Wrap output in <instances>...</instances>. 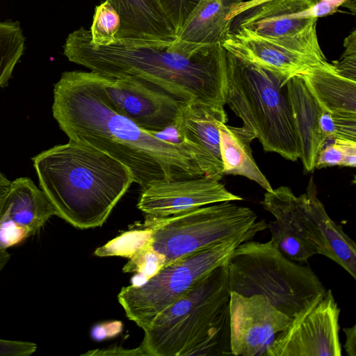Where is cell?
Returning a JSON list of instances; mask_svg holds the SVG:
<instances>
[{
    "label": "cell",
    "mask_w": 356,
    "mask_h": 356,
    "mask_svg": "<svg viewBox=\"0 0 356 356\" xmlns=\"http://www.w3.org/2000/svg\"><path fill=\"white\" fill-rule=\"evenodd\" d=\"M317 0H270L251 10L238 27L288 49L327 61L319 45L313 8Z\"/></svg>",
    "instance_id": "cell-9"
},
{
    "label": "cell",
    "mask_w": 356,
    "mask_h": 356,
    "mask_svg": "<svg viewBox=\"0 0 356 356\" xmlns=\"http://www.w3.org/2000/svg\"><path fill=\"white\" fill-rule=\"evenodd\" d=\"M172 42L135 43L116 38L95 47L89 30L70 33L63 44L69 61L111 77L134 76L186 102L196 100L224 106L227 93L226 51L221 44L188 54L170 48Z\"/></svg>",
    "instance_id": "cell-2"
},
{
    "label": "cell",
    "mask_w": 356,
    "mask_h": 356,
    "mask_svg": "<svg viewBox=\"0 0 356 356\" xmlns=\"http://www.w3.org/2000/svg\"><path fill=\"white\" fill-rule=\"evenodd\" d=\"M221 45L234 56L282 76L286 83L308 68L327 62L288 49L241 27L230 31Z\"/></svg>",
    "instance_id": "cell-17"
},
{
    "label": "cell",
    "mask_w": 356,
    "mask_h": 356,
    "mask_svg": "<svg viewBox=\"0 0 356 356\" xmlns=\"http://www.w3.org/2000/svg\"><path fill=\"white\" fill-rule=\"evenodd\" d=\"M334 165L355 167L356 140L334 139L333 143L323 147L316 158L315 168Z\"/></svg>",
    "instance_id": "cell-27"
},
{
    "label": "cell",
    "mask_w": 356,
    "mask_h": 356,
    "mask_svg": "<svg viewBox=\"0 0 356 356\" xmlns=\"http://www.w3.org/2000/svg\"><path fill=\"white\" fill-rule=\"evenodd\" d=\"M147 243L129 258L125 273L147 280L165 266L268 223L248 207L232 201L211 204L164 218L145 216Z\"/></svg>",
    "instance_id": "cell-5"
},
{
    "label": "cell",
    "mask_w": 356,
    "mask_h": 356,
    "mask_svg": "<svg viewBox=\"0 0 356 356\" xmlns=\"http://www.w3.org/2000/svg\"><path fill=\"white\" fill-rule=\"evenodd\" d=\"M3 214L26 228L33 236L50 218L56 216V211L42 189H40L30 178L19 177L12 181Z\"/></svg>",
    "instance_id": "cell-23"
},
{
    "label": "cell",
    "mask_w": 356,
    "mask_h": 356,
    "mask_svg": "<svg viewBox=\"0 0 356 356\" xmlns=\"http://www.w3.org/2000/svg\"><path fill=\"white\" fill-rule=\"evenodd\" d=\"M298 197L306 234L318 254L334 261L356 279L355 243L328 216L312 177L306 191Z\"/></svg>",
    "instance_id": "cell-15"
},
{
    "label": "cell",
    "mask_w": 356,
    "mask_h": 356,
    "mask_svg": "<svg viewBox=\"0 0 356 356\" xmlns=\"http://www.w3.org/2000/svg\"><path fill=\"white\" fill-rule=\"evenodd\" d=\"M284 87L299 140V159L306 172H313L327 141L320 128L322 108L299 76L291 77Z\"/></svg>",
    "instance_id": "cell-19"
},
{
    "label": "cell",
    "mask_w": 356,
    "mask_h": 356,
    "mask_svg": "<svg viewBox=\"0 0 356 356\" xmlns=\"http://www.w3.org/2000/svg\"><path fill=\"white\" fill-rule=\"evenodd\" d=\"M226 61V104L254 132L266 152L297 161L299 140L286 93L282 91L284 79L227 51Z\"/></svg>",
    "instance_id": "cell-6"
},
{
    "label": "cell",
    "mask_w": 356,
    "mask_h": 356,
    "mask_svg": "<svg viewBox=\"0 0 356 356\" xmlns=\"http://www.w3.org/2000/svg\"><path fill=\"white\" fill-rule=\"evenodd\" d=\"M262 231L254 229L199 250L165 266L142 284L123 287L118 300L127 317L145 330L197 281L222 265L238 245Z\"/></svg>",
    "instance_id": "cell-8"
},
{
    "label": "cell",
    "mask_w": 356,
    "mask_h": 356,
    "mask_svg": "<svg viewBox=\"0 0 356 356\" xmlns=\"http://www.w3.org/2000/svg\"><path fill=\"white\" fill-rule=\"evenodd\" d=\"M241 200L219 181L202 176L153 182L141 190L137 207L145 216L164 218L211 204Z\"/></svg>",
    "instance_id": "cell-13"
},
{
    "label": "cell",
    "mask_w": 356,
    "mask_h": 356,
    "mask_svg": "<svg viewBox=\"0 0 356 356\" xmlns=\"http://www.w3.org/2000/svg\"><path fill=\"white\" fill-rule=\"evenodd\" d=\"M243 0H201L190 14L170 48L191 54L221 44L230 32L231 10Z\"/></svg>",
    "instance_id": "cell-18"
},
{
    "label": "cell",
    "mask_w": 356,
    "mask_h": 356,
    "mask_svg": "<svg viewBox=\"0 0 356 356\" xmlns=\"http://www.w3.org/2000/svg\"><path fill=\"white\" fill-rule=\"evenodd\" d=\"M149 237V230L142 224H136L129 231L97 248L98 257L120 256L129 258L142 248Z\"/></svg>",
    "instance_id": "cell-26"
},
{
    "label": "cell",
    "mask_w": 356,
    "mask_h": 356,
    "mask_svg": "<svg viewBox=\"0 0 356 356\" xmlns=\"http://www.w3.org/2000/svg\"><path fill=\"white\" fill-rule=\"evenodd\" d=\"M33 161L56 216L77 229L102 227L134 183L121 162L73 140L40 152Z\"/></svg>",
    "instance_id": "cell-3"
},
{
    "label": "cell",
    "mask_w": 356,
    "mask_h": 356,
    "mask_svg": "<svg viewBox=\"0 0 356 356\" xmlns=\"http://www.w3.org/2000/svg\"><path fill=\"white\" fill-rule=\"evenodd\" d=\"M230 292L262 295L293 318L325 288L309 267L284 256L270 240H250L238 245L227 260Z\"/></svg>",
    "instance_id": "cell-7"
},
{
    "label": "cell",
    "mask_w": 356,
    "mask_h": 356,
    "mask_svg": "<svg viewBox=\"0 0 356 356\" xmlns=\"http://www.w3.org/2000/svg\"><path fill=\"white\" fill-rule=\"evenodd\" d=\"M339 315L332 291L326 289L275 335L266 356H341Z\"/></svg>",
    "instance_id": "cell-10"
},
{
    "label": "cell",
    "mask_w": 356,
    "mask_h": 356,
    "mask_svg": "<svg viewBox=\"0 0 356 356\" xmlns=\"http://www.w3.org/2000/svg\"><path fill=\"white\" fill-rule=\"evenodd\" d=\"M325 110L356 114V81L339 75L328 62L311 67L298 75Z\"/></svg>",
    "instance_id": "cell-21"
},
{
    "label": "cell",
    "mask_w": 356,
    "mask_h": 356,
    "mask_svg": "<svg viewBox=\"0 0 356 356\" xmlns=\"http://www.w3.org/2000/svg\"><path fill=\"white\" fill-rule=\"evenodd\" d=\"M118 13L116 38L136 43L173 42L174 29L159 0H107Z\"/></svg>",
    "instance_id": "cell-20"
},
{
    "label": "cell",
    "mask_w": 356,
    "mask_h": 356,
    "mask_svg": "<svg viewBox=\"0 0 356 356\" xmlns=\"http://www.w3.org/2000/svg\"><path fill=\"white\" fill-rule=\"evenodd\" d=\"M37 344L31 341L0 339V356H29L37 350Z\"/></svg>",
    "instance_id": "cell-31"
},
{
    "label": "cell",
    "mask_w": 356,
    "mask_h": 356,
    "mask_svg": "<svg viewBox=\"0 0 356 356\" xmlns=\"http://www.w3.org/2000/svg\"><path fill=\"white\" fill-rule=\"evenodd\" d=\"M102 93L106 104L115 112L154 134L173 127L185 103L153 83L134 76L111 77L102 74Z\"/></svg>",
    "instance_id": "cell-11"
},
{
    "label": "cell",
    "mask_w": 356,
    "mask_h": 356,
    "mask_svg": "<svg viewBox=\"0 0 356 356\" xmlns=\"http://www.w3.org/2000/svg\"><path fill=\"white\" fill-rule=\"evenodd\" d=\"M346 0H317L314 6L313 12L317 18L332 15L337 12Z\"/></svg>",
    "instance_id": "cell-32"
},
{
    "label": "cell",
    "mask_w": 356,
    "mask_h": 356,
    "mask_svg": "<svg viewBox=\"0 0 356 356\" xmlns=\"http://www.w3.org/2000/svg\"><path fill=\"white\" fill-rule=\"evenodd\" d=\"M346 335L343 348L348 356H356V325L343 329Z\"/></svg>",
    "instance_id": "cell-34"
},
{
    "label": "cell",
    "mask_w": 356,
    "mask_h": 356,
    "mask_svg": "<svg viewBox=\"0 0 356 356\" xmlns=\"http://www.w3.org/2000/svg\"><path fill=\"white\" fill-rule=\"evenodd\" d=\"M31 236L26 228L3 215L0 220V250L19 245Z\"/></svg>",
    "instance_id": "cell-30"
},
{
    "label": "cell",
    "mask_w": 356,
    "mask_h": 356,
    "mask_svg": "<svg viewBox=\"0 0 356 356\" xmlns=\"http://www.w3.org/2000/svg\"><path fill=\"white\" fill-rule=\"evenodd\" d=\"M229 300L226 261L197 281L143 330L138 347L141 355H232Z\"/></svg>",
    "instance_id": "cell-4"
},
{
    "label": "cell",
    "mask_w": 356,
    "mask_h": 356,
    "mask_svg": "<svg viewBox=\"0 0 356 356\" xmlns=\"http://www.w3.org/2000/svg\"><path fill=\"white\" fill-rule=\"evenodd\" d=\"M261 204L275 218L268 223V229L270 240L284 256L305 264L318 254L306 234L298 197L289 187L281 186L266 192Z\"/></svg>",
    "instance_id": "cell-16"
},
{
    "label": "cell",
    "mask_w": 356,
    "mask_h": 356,
    "mask_svg": "<svg viewBox=\"0 0 356 356\" xmlns=\"http://www.w3.org/2000/svg\"><path fill=\"white\" fill-rule=\"evenodd\" d=\"M227 120L224 106L191 100L183 104L173 127L180 140L193 145L200 152L204 176L218 181L225 175L218 126Z\"/></svg>",
    "instance_id": "cell-14"
},
{
    "label": "cell",
    "mask_w": 356,
    "mask_h": 356,
    "mask_svg": "<svg viewBox=\"0 0 356 356\" xmlns=\"http://www.w3.org/2000/svg\"><path fill=\"white\" fill-rule=\"evenodd\" d=\"M52 112L70 140L90 145L121 162L141 190L162 179L204 176L200 153L193 145L160 138L111 109L98 72H64L54 85Z\"/></svg>",
    "instance_id": "cell-1"
},
{
    "label": "cell",
    "mask_w": 356,
    "mask_h": 356,
    "mask_svg": "<svg viewBox=\"0 0 356 356\" xmlns=\"http://www.w3.org/2000/svg\"><path fill=\"white\" fill-rule=\"evenodd\" d=\"M25 36L20 23L0 21V88L6 86L25 49Z\"/></svg>",
    "instance_id": "cell-24"
},
{
    "label": "cell",
    "mask_w": 356,
    "mask_h": 356,
    "mask_svg": "<svg viewBox=\"0 0 356 356\" xmlns=\"http://www.w3.org/2000/svg\"><path fill=\"white\" fill-rule=\"evenodd\" d=\"M121 20L115 8L107 1L97 6L89 30L90 42L95 47L111 44L120 29Z\"/></svg>",
    "instance_id": "cell-25"
},
{
    "label": "cell",
    "mask_w": 356,
    "mask_h": 356,
    "mask_svg": "<svg viewBox=\"0 0 356 356\" xmlns=\"http://www.w3.org/2000/svg\"><path fill=\"white\" fill-rule=\"evenodd\" d=\"M270 0H249L243 1L237 4L228 15V19L232 20L235 17L252 9L253 8Z\"/></svg>",
    "instance_id": "cell-35"
},
{
    "label": "cell",
    "mask_w": 356,
    "mask_h": 356,
    "mask_svg": "<svg viewBox=\"0 0 356 356\" xmlns=\"http://www.w3.org/2000/svg\"><path fill=\"white\" fill-rule=\"evenodd\" d=\"M11 186L12 181L0 171V220L5 212Z\"/></svg>",
    "instance_id": "cell-33"
},
{
    "label": "cell",
    "mask_w": 356,
    "mask_h": 356,
    "mask_svg": "<svg viewBox=\"0 0 356 356\" xmlns=\"http://www.w3.org/2000/svg\"><path fill=\"white\" fill-rule=\"evenodd\" d=\"M319 123L321 132L327 140H356V114L331 112L322 108Z\"/></svg>",
    "instance_id": "cell-28"
},
{
    "label": "cell",
    "mask_w": 356,
    "mask_h": 356,
    "mask_svg": "<svg viewBox=\"0 0 356 356\" xmlns=\"http://www.w3.org/2000/svg\"><path fill=\"white\" fill-rule=\"evenodd\" d=\"M218 129L224 175L245 177L271 192L273 187L252 156L250 144L256 138L254 132L244 125L232 127L225 122H220Z\"/></svg>",
    "instance_id": "cell-22"
},
{
    "label": "cell",
    "mask_w": 356,
    "mask_h": 356,
    "mask_svg": "<svg viewBox=\"0 0 356 356\" xmlns=\"http://www.w3.org/2000/svg\"><path fill=\"white\" fill-rule=\"evenodd\" d=\"M230 348L234 356H266L275 335L292 318L280 312L266 297L230 292Z\"/></svg>",
    "instance_id": "cell-12"
},
{
    "label": "cell",
    "mask_w": 356,
    "mask_h": 356,
    "mask_svg": "<svg viewBox=\"0 0 356 356\" xmlns=\"http://www.w3.org/2000/svg\"><path fill=\"white\" fill-rule=\"evenodd\" d=\"M345 51L341 59L333 63L341 76L356 81V31L354 29L344 40Z\"/></svg>",
    "instance_id": "cell-29"
}]
</instances>
